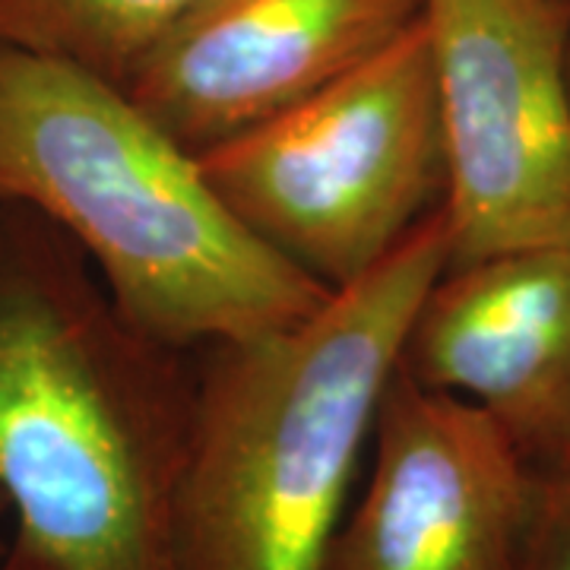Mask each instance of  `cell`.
Wrapping results in <instances>:
<instances>
[{
  "instance_id": "cell-13",
  "label": "cell",
  "mask_w": 570,
  "mask_h": 570,
  "mask_svg": "<svg viewBox=\"0 0 570 570\" xmlns=\"http://www.w3.org/2000/svg\"><path fill=\"white\" fill-rule=\"evenodd\" d=\"M558 3H564V7H570V0H558Z\"/></svg>"
},
{
  "instance_id": "cell-3",
  "label": "cell",
  "mask_w": 570,
  "mask_h": 570,
  "mask_svg": "<svg viewBox=\"0 0 570 570\" xmlns=\"http://www.w3.org/2000/svg\"><path fill=\"white\" fill-rule=\"evenodd\" d=\"M0 204L39 213L124 317L175 348L238 343L330 298L238 223L127 89L0 41Z\"/></svg>"
},
{
  "instance_id": "cell-6",
  "label": "cell",
  "mask_w": 570,
  "mask_h": 570,
  "mask_svg": "<svg viewBox=\"0 0 570 570\" xmlns=\"http://www.w3.org/2000/svg\"><path fill=\"white\" fill-rule=\"evenodd\" d=\"M371 438V482L324 570H520L542 472L485 409L396 365Z\"/></svg>"
},
{
  "instance_id": "cell-2",
  "label": "cell",
  "mask_w": 570,
  "mask_h": 570,
  "mask_svg": "<svg viewBox=\"0 0 570 570\" xmlns=\"http://www.w3.org/2000/svg\"><path fill=\"white\" fill-rule=\"evenodd\" d=\"M448 254L438 206L302 321L209 346L178 508L181 570H324L406 330Z\"/></svg>"
},
{
  "instance_id": "cell-7",
  "label": "cell",
  "mask_w": 570,
  "mask_h": 570,
  "mask_svg": "<svg viewBox=\"0 0 570 570\" xmlns=\"http://www.w3.org/2000/svg\"><path fill=\"white\" fill-rule=\"evenodd\" d=\"M425 17V0H204L127 80L187 153L321 92Z\"/></svg>"
},
{
  "instance_id": "cell-1",
  "label": "cell",
  "mask_w": 570,
  "mask_h": 570,
  "mask_svg": "<svg viewBox=\"0 0 570 570\" xmlns=\"http://www.w3.org/2000/svg\"><path fill=\"white\" fill-rule=\"evenodd\" d=\"M146 333L61 228L0 204V494L51 570H181L197 367Z\"/></svg>"
},
{
  "instance_id": "cell-4",
  "label": "cell",
  "mask_w": 570,
  "mask_h": 570,
  "mask_svg": "<svg viewBox=\"0 0 570 570\" xmlns=\"http://www.w3.org/2000/svg\"><path fill=\"white\" fill-rule=\"evenodd\" d=\"M197 163L225 209L295 269L330 292L362 279L448 190L425 17Z\"/></svg>"
},
{
  "instance_id": "cell-12",
  "label": "cell",
  "mask_w": 570,
  "mask_h": 570,
  "mask_svg": "<svg viewBox=\"0 0 570 570\" xmlns=\"http://www.w3.org/2000/svg\"><path fill=\"white\" fill-rule=\"evenodd\" d=\"M10 510H7V501H3V494H0V523H3V517H7Z\"/></svg>"
},
{
  "instance_id": "cell-11",
  "label": "cell",
  "mask_w": 570,
  "mask_h": 570,
  "mask_svg": "<svg viewBox=\"0 0 570 570\" xmlns=\"http://www.w3.org/2000/svg\"><path fill=\"white\" fill-rule=\"evenodd\" d=\"M0 570H51L45 568L41 561H36L32 554H26V551H20L17 546H10V551L3 554V561H0Z\"/></svg>"
},
{
  "instance_id": "cell-9",
  "label": "cell",
  "mask_w": 570,
  "mask_h": 570,
  "mask_svg": "<svg viewBox=\"0 0 570 570\" xmlns=\"http://www.w3.org/2000/svg\"><path fill=\"white\" fill-rule=\"evenodd\" d=\"M204 0H0V41L127 86L130 73Z\"/></svg>"
},
{
  "instance_id": "cell-5",
  "label": "cell",
  "mask_w": 570,
  "mask_h": 570,
  "mask_svg": "<svg viewBox=\"0 0 570 570\" xmlns=\"http://www.w3.org/2000/svg\"><path fill=\"white\" fill-rule=\"evenodd\" d=\"M448 266L570 242V7L425 0Z\"/></svg>"
},
{
  "instance_id": "cell-8",
  "label": "cell",
  "mask_w": 570,
  "mask_h": 570,
  "mask_svg": "<svg viewBox=\"0 0 570 570\" xmlns=\"http://www.w3.org/2000/svg\"><path fill=\"white\" fill-rule=\"evenodd\" d=\"M396 365L485 409L539 472L570 469V242L448 266Z\"/></svg>"
},
{
  "instance_id": "cell-10",
  "label": "cell",
  "mask_w": 570,
  "mask_h": 570,
  "mask_svg": "<svg viewBox=\"0 0 570 570\" xmlns=\"http://www.w3.org/2000/svg\"><path fill=\"white\" fill-rule=\"evenodd\" d=\"M520 570H570V469L542 472L535 520Z\"/></svg>"
}]
</instances>
